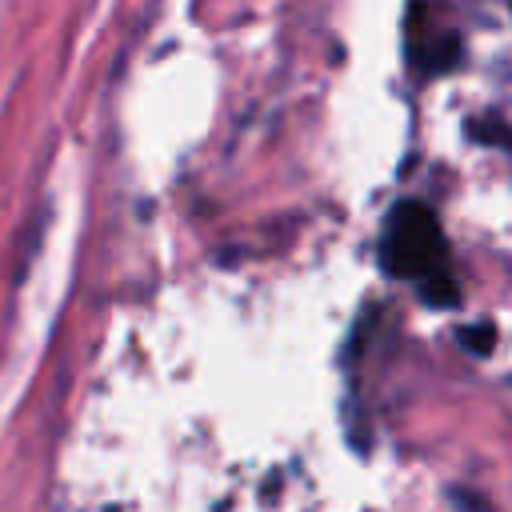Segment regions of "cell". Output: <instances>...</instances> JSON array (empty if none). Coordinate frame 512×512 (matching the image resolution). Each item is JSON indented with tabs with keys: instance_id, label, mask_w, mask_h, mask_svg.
Returning <instances> with one entry per match:
<instances>
[{
	"instance_id": "cell-1",
	"label": "cell",
	"mask_w": 512,
	"mask_h": 512,
	"mask_svg": "<svg viewBox=\"0 0 512 512\" xmlns=\"http://www.w3.org/2000/svg\"><path fill=\"white\" fill-rule=\"evenodd\" d=\"M444 232L432 208L408 200L388 216L380 236V264L404 280H436L444 272Z\"/></svg>"
}]
</instances>
